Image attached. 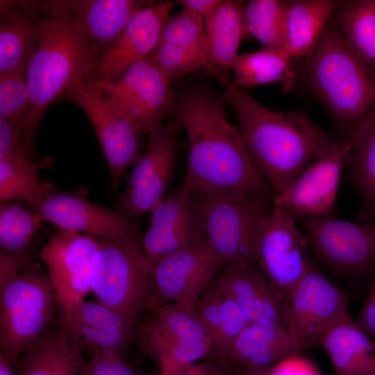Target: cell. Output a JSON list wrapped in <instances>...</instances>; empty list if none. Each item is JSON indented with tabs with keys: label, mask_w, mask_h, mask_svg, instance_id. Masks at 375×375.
I'll return each mask as SVG.
<instances>
[{
	"label": "cell",
	"mask_w": 375,
	"mask_h": 375,
	"mask_svg": "<svg viewBox=\"0 0 375 375\" xmlns=\"http://www.w3.org/2000/svg\"><path fill=\"white\" fill-rule=\"evenodd\" d=\"M227 100L208 87L186 88L174 112L188 141L185 183L193 192L267 199L269 185L249 156L240 133L227 120Z\"/></svg>",
	"instance_id": "1"
},
{
	"label": "cell",
	"mask_w": 375,
	"mask_h": 375,
	"mask_svg": "<svg viewBox=\"0 0 375 375\" xmlns=\"http://www.w3.org/2000/svg\"><path fill=\"white\" fill-rule=\"evenodd\" d=\"M224 94L249 156L275 194L284 192L335 140L303 110L269 109L232 82Z\"/></svg>",
	"instance_id": "2"
},
{
	"label": "cell",
	"mask_w": 375,
	"mask_h": 375,
	"mask_svg": "<svg viewBox=\"0 0 375 375\" xmlns=\"http://www.w3.org/2000/svg\"><path fill=\"white\" fill-rule=\"evenodd\" d=\"M40 2L42 15L39 40L26 69L31 105L22 133L24 147L31 158L36 156L37 131L49 106L85 78L101 56L82 31L74 14L59 0Z\"/></svg>",
	"instance_id": "3"
},
{
	"label": "cell",
	"mask_w": 375,
	"mask_h": 375,
	"mask_svg": "<svg viewBox=\"0 0 375 375\" xmlns=\"http://www.w3.org/2000/svg\"><path fill=\"white\" fill-rule=\"evenodd\" d=\"M303 79L347 138L375 115V67L347 42L332 19L306 56Z\"/></svg>",
	"instance_id": "4"
},
{
	"label": "cell",
	"mask_w": 375,
	"mask_h": 375,
	"mask_svg": "<svg viewBox=\"0 0 375 375\" xmlns=\"http://www.w3.org/2000/svg\"><path fill=\"white\" fill-rule=\"evenodd\" d=\"M58 303L48 276L28 258L0 253V351L15 366L22 354L56 322Z\"/></svg>",
	"instance_id": "5"
},
{
	"label": "cell",
	"mask_w": 375,
	"mask_h": 375,
	"mask_svg": "<svg viewBox=\"0 0 375 375\" xmlns=\"http://www.w3.org/2000/svg\"><path fill=\"white\" fill-rule=\"evenodd\" d=\"M99 249L91 267L92 292L97 301L127 322L151 310L156 299L152 261L131 240L97 238Z\"/></svg>",
	"instance_id": "6"
},
{
	"label": "cell",
	"mask_w": 375,
	"mask_h": 375,
	"mask_svg": "<svg viewBox=\"0 0 375 375\" xmlns=\"http://www.w3.org/2000/svg\"><path fill=\"white\" fill-rule=\"evenodd\" d=\"M193 199L200 226L224 266L254 262L256 236L269 211L267 199L201 192Z\"/></svg>",
	"instance_id": "7"
},
{
	"label": "cell",
	"mask_w": 375,
	"mask_h": 375,
	"mask_svg": "<svg viewBox=\"0 0 375 375\" xmlns=\"http://www.w3.org/2000/svg\"><path fill=\"white\" fill-rule=\"evenodd\" d=\"M150 310L148 319L137 323L135 337L142 351L160 369L185 367L213 354L210 340L195 308L167 303Z\"/></svg>",
	"instance_id": "8"
},
{
	"label": "cell",
	"mask_w": 375,
	"mask_h": 375,
	"mask_svg": "<svg viewBox=\"0 0 375 375\" xmlns=\"http://www.w3.org/2000/svg\"><path fill=\"white\" fill-rule=\"evenodd\" d=\"M99 246L97 238L58 228L41 249L40 257L60 310L58 323L64 331L72 326L81 302L92 292V262Z\"/></svg>",
	"instance_id": "9"
},
{
	"label": "cell",
	"mask_w": 375,
	"mask_h": 375,
	"mask_svg": "<svg viewBox=\"0 0 375 375\" xmlns=\"http://www.w3.org/2000/svg\"><path fill=\"white\" fill-rule=\"evenodd\" d=\"M64 97L78 106L90 119L101 144L116 188L131 165L142 157L140 129L104 94L99 84L86 76Z\"/></svg>",
	"instance_id": "10"
},
{
	"label": "cell",
	"mask_w": 375,
	"mask_h": 375,
	"mask_svg": "<svg viewBox=\"0 0 375 375\" xmlns=\"http://www.w3.org/2000/svg\"><path fill=\"white\" fill-rule=\"evenodd\" d=\"M183 129L180 119L174 117L148 133L147 148L134 165L126 188L118 197V212L136 221L162 201L174 177L177 139Z\"/></svg>",
	"instance_id": "11"
},
{
	"label": "cell",
	"mask_w": 375,
	"mask_h": 375,
	"mask_svg": "<svg viewBox=\"0 0 375 375\" xmlns=\"http://www.w3.org/2000/svg\"><path fill=\"white\" fill-rule=\"evenodd\" d=\"M349 297L309 261L288 301L287 329L299 351L321 344L337 325L352 319Z\"/></svg>",
	"instance_id": "12"
},
{
	"label": "cell",
	"mask_w": 375,
	"mask_h": 375,
	"mask_svg": "<svg viewBox=\"0 0 375 375\" xmlns=\"http://www.w3.org/2000/svg\"><path fill=\"white\" fill-rule=\"evenodd\" d=\"M253 260L288 302L308 260L303 256L295 216L274 199L256 236Z\"/></svg>",
	"instance_id": "13"
},
{
	"label": "cell",
	"mask_w": 375,
	"mask_h": 375,
	"mask_svg": "<svg viewBox=\"0 0 375 375\" xmlns=\"http://www.w3.org/2000/svg\"><path fill=\"white\" fill-rule=\"evenodd\" d=\"M315 252L333 270L364 276L375 270V217L351 222L332 217H301Z\"/></svg>",
	"instance_id": "14"
},
{
	"label": "cell",
	"mask_w": 375,
	"mask_h": 375,
	"mask_svg": "<svg viewBox=\"0 0 375 375\" xmlns=\"http://www.w3.org/2000/svg\"><path fill=\"white\" fill-rule=\"evenodd\" d=\"M94 80L105 96L143 135H148L161 124L174 110L176 97L170 87L171 81L158 67L152 53L133 65L116 82Z\"/></svg>",
	"instance_id": "15"
},
{
	"label": "cell",
	"mask_w": 375,
	"mask_h": 375,
	"mask_svg": "<svg viewBox=\"0 0 375 375\" xmlns=\"http://www.w3.org/2000/svg\"><path fill=\"white\" fill-rule=\"evenodd\" d=\"M152 263L157 291L153 308L174 303L194 309L224 267L204 233L184 249Z\"/></svg>",
	"instance_id": "16"
},
{
	"label": "cell",
	"mask_w": 375,
	"mask_h": 375,
	"mask_svg": "<svg viewBox=\"0 0 375 375\" xmlns=\"http://www.w3.org/2000/svg\"><path fill=\"white\" fill-rule=\"evenodd\" d=\"M87 194L83 188L63 192L55 187L31 210L59 229L94 238L137 241L139 228L135 221L90 201Z\"/></svg>",
	"instance_id": "17"
},
{
	"label": "cell",
	"mask_w": 375,
	"mask_h": 375,
	"mask_svg": "<svg viewBox=\"0 0 375 375\" xmlns=\"http://www.w3.org/2000/svg\"><path fill=\"white\" fill-rule=\"evenodd\" d=\"M352 146L348 138L335 140L285 190L273 199L296 218L332 217L341 172Z\"/></svg>",
	"instance_id": "18"
},
{
	"label": "cell",
	"mask_w": 375,
	"mask_h": 375,
	"mask_svg": "<svg viewBox=\"0 0 375 375\" xmlns=\"http://www.w3.org/2000/svg\"><path fill=\"white\" fill-rule=\"evenodd\" d=\"M173 5L160 3L137 10L117 40L97 59L87 76L100 81H119L133 65L155 50Z\"/></svg>",
	"instance_id": "19"
},
{
	"label": "cell",
	"mask_w": 375,
	"mask_h": 375,
	"mask_svg": "<svg viewBox=\"0 0 375 375\" xmlns=\"http://www.w3.org/2000/svg\"><path fill=\"white\" fill-rule=\"evenodd\" d=\"M185 183L150 212L149 226L141 250L152 261L170 256L188 247L203 233L193 199Z\"/></svg>",
	"instance_id": "20"
},
{
	"label": "cell",
	"mask_w": 375,
	"mask_h": 375,
	"mask_svg": "<svg viewBox=\"0 0 375 375\" xmlns=\"http://www.w3.org/2000/svg\"><path fill=\"white\" fill-rule=\"evenodd\" d=\"M215 282L238 304L249 322L287 328L288 302L254 262L224 267Z\"/></svg>",
	"instance_id": "21"
},
{
	"label": "cell",
	"mask_w": 375,
	"mask_h": 375,
	"mask_svg": "<svg viewBox=\"0 0 375 375\" xmlns=\"http://www.w3.org/2000/svg\"><path fill=\"white\" fill-rule=\"evenodd\" d=\"M152 55L170 81L206 65L203 19L183 10L169 17Z\"/></svg>",
	"instance_id": "22"
},
{
	"label": "cell",
	"mask_w": 375,
	"mask_h": 375,
	"mask_svg": "<svg viewBox=\"0 0 375 375\" xmlns=\"http://www.w3.org/2000/svg\"><path fill=\"white\" fill-rule=\"evenodd\" d=\"M0 76L26 71L40 32V1H0Z\"/></svg>",
	"instance_id": "23"
},
{
	"label": "cell",
	"mask_w": 375,
	"mask_h": 375,
	"mask_svg": "<svg viewBox=\"0 0 375 375\" xmlns=\"http://www.w3.org/2000/svg\"><path fill=\"white\" fill-rule=\"evenodd\" d=\"M137 324L127 322L99 301L83 300L72 326L64 333L81 351H110L124 358L135 336Z\"/></svg>",
	"instance_id": "24"
},
{
	"label": "cell",
	"mask_w": 375,
	"mask_h": 375,
	"mask_svg": "<svg viewBox=\"0 0 375 375\" xmlns=\"http://www.w3.org/2000/svg\"><path fill=\"white\" fill-rule=\"evenodd\" d=\"M244 7L242 1L220 0L204 20L207 55L205 66L224 87L231 83V66L245 35Z\"/></svg>",
	"instance_id": "25"
},
{
	"label": "cell",
	"mask_w": 375,
	"mask_h": 375,
	"mask_svg": "<svg viewBox=\"0 0 375 375\" xmlns=\"http://www.w3.org/2000/svg\"><path fill=\"white\" fill-rule=\"evenodd\" d=\"M71 11L92 45L101 54L119 37L141 8L133 0H59Z\"/></svg>",
	"instance_id": "26"
},
{
	"label": "cell",
	"mask_w": 375,
	"mask_h": 375,
	"mask_svg": "<svg viewBox=\"0 0 375 375\" xmlns=\"http://www.w3.org/2000/svg\"><path fill=\"white\" fill-rule=\"evenodd\" d=\"M299 350L288 329L278 325L249 322L219 359L242 369L269 367Z\"/></svg>",
	"instance_id": "27"
},
{
	"label": "cell",
	"mask_w": 375,
	"mask_h": 375,
	"mask_svg": "<svg viewBox=\"0 0 375 375\" xmlns=\"http://www.w3.org/2000/svg\"><path fill=\"white\" fill-rule=\"evenodd\" d=\"M81 350L73 345L58 321L50 324L19 357L17 375H80Z\"/></svg>",
	"instance_id": "28"
},
{
	"label": "cell",
	"mask_w": 375,
	"mask_h": 375,
	"mask_svg": "<svg viewBox=\"0 0 375 375\" xmlns=\"http://www.w3.org/2000/svg\"><path fill=\"white\" fill-rule=\"evenodd\" d=\"M195 312L209 336L212 355L217 359L226 358L249 323L241 308L219 289L215 279L198 300Z\"/></svg>",
	"instance_id": "29"
},
{
	"label": "cell",
	"mask_w": 375,
	"mask_h": 375,
	"mask_svg": "<svg viewBox=\"0 0 375 375\" xmlns=\"http://www.w3.org/2000/svg\"><path fill=\"white\" fill-rule=\"evenodd\" d=\"M336 375H375V342L352 319L332 328L321 344Z\"/></svg>",
	"instance_id": "30"
},
{
	"label": "cell",
	"mask_w": 375,
	"mask_h": 375,
	"mask_svg": "<svg viewBox=\"0 0 375 375\" xmlns=\"http://www.w3.org/2000/svg\"><path fill=\"white\" fill-rule=\"evenodd\" d=\"M340 1H288L285 51L292 58L307 56L315 46Z\"/></svg>",
	"instance_id": "31"
},
{
	"label": "cell",
	"mask_w": 375,
	"mask_h": 375,
	"mask_svg": "<svg viewBox=\"0 0 375 375\" xmlns=\"http://www.w3.org/2000/svg\"><path fill=\"white\" fill-rule=\"evenodd\" d=\"M52 165L47 156L35 160L22 154L0 159V203L18 201L30 209L35 206L55 188L39 176Z\"/></svg>",
	"instance_id": "32"
},
{
	"label": "cell",
	"mask_w": 375,
	"mask_h": 375,
	"mask_svg": "<svg viewBox=\"0 0 375 375\" xmlns=\"http://www.w3.org/2000/svg\"><path fill=\"white\" fill-rule=\"evenodd\" d=\"M347 138L352 146L347 178L360 201L359 220L369 221L375 217V115Z\"/></svg>",
	"instance_id": "33"
},
{
	"label": "cell",
	"mask_w": 375,
	"mask_h": 375,
	"mask_svg": "<svg viewBox=\"0 0 375 375\" xmlns=\"http://www.w3.org/2000/svg\"><path fill=\"white\" fill-rule=\"evenodd\" d=\"M291 59L283 50L263 47L258 51L238 54L231 66L232 83L241 88L272 83L290 88L296 78Z\"/></svg>",
	"instance_id": "34"
},
{
	"label": "cell",
	"mask_w": 375,
	"mask_h": 375,
	"mask_svg": "<svg viewBox=\"0 0 375 375\" xmlns=\"http://www.w3.org/2000/svg\"><path fill=\"white\" fill-rule=\"evenodd\" d=\"M331 19L350 45L375 67V0L340 1Z\"/></svg>",
	"instance_id": "35"
},
{
	"label": "cell",
	"mask_w": 375,
	"mask_h": 375,
	"mask_svg": "<svg viewBox=\"0 0 375 375\" xmlns=\"http://www.w3.org/2000/svg\"><path fill=\"white\" fill-rule=\"evenodd\" d=\"M44 220L21 201L0 203L1 250L17 259L29 255L28 245L36 232L43 226Z\"/></svg>",
	"instance_id": "36"
},
{
	"label": "cell",
	"mask_w": 375,
	"mask_h": 375,
	"mask_svg": "<svg viewBox=\"0 0 375 375\" xmlns=\"http://www.w3.org/2000/svg\"><path fill=\"white\" fill-rule=\"evenodd\" d=\"M288 1L253 0L244 7L245 35L256 38L263 47L285 51Z\"/></svg>",
	"instance_id": "37"
},
{
	"label": "cell",
	"mask_w": 375,
	"mask_h": 375,
	"mask_svg": "<svg viewBox=\"0 0 375 375\" xmlns=\"http://www.w3.org/2000/svg\"><path fill=\"white\" fill-rule=\"evenodd\" d=\"M30 105L26 71L17 70L0 76V118L23 133Z\"/></svg>",
	"instance_id": "38"
},
{
	"label": "cell",
	"mask_w": 375,
	"mask_h": 375,
	"mask_svg": "<svg viewBox=\"0 0 375 375\" xmlns=\"http://www.w3.org/2000/svg\"><path fill=\"white\" fill-rule=\"evenodd\" d=\"M80 375H154L151 372L143 371L128 364L124 358L116 353L97 351L90 358L80 364Z\"/></svg>",
	"instance_id": "39"
},
{
	"label": "cell",
	"mask_w": 375,
	"mask_h": 375,
	"mask_svg": "<svg viewBox=\"0 0 375 375\" xmlns=\"http://www.w3.org/2000/svg\"><path fill=\"white\" fill-rule=\"evenodd\" d=\"M22 154L30 156L23 144L22 131L0 118V159Z\"/></svg>",
	"instance_id": "40"
},
{
	"label": "cell",
	"mask_w": 375,
	"mask_h": 375,
	"mask_svg": "<svg viewBox=\"0 0 375 375\" xmlns=\"http://www.w3.org/2000/svg\"><path fill=\"white\" fill-rule=\"evenodd\" d=\"M294 355L284 358L274 366L267 367L265 375H319L309 361Z\"/></svg>",
	"instance_id": "41"
},
{
	"label": "cell",
	"mask_w": 375,
	"mask_h": 375,
	"mask_svg": "<svg viewBox=\"0 0 375 375\" xmlns=\"http://www.w3.org/2000/svg\"><path fill=\"white\" fill-rule=\"evenodd\" d=\"M218 363L195 362L176 369H160V375H235L220 360Z\"/></svg>",
	"instance_id": "42"
},
{
	"label": "cell",
	"mask_w": 375,
	"mask_h": 375,
	"mask_svg": "<svg viewBox=\"0 0 375 375\" xmlns=\"http://www.w3.org/2000/svg\"><path fill=\"white\" fill-rule=\"evenodd\" d=\"M353 322L364 333L375 342V299L369 294Z\"/></svg>",
	"instance_id": "43"
},
{
	"label": "cell",
	"mask_w": 375,
	"mask_h": 375,
	"mask_svg": "<svg viewBox=\"0 0 375 375\" xmlns=\"http://www.w3.org/2000/svg\"><path fill=\"white\" fill-rule=\"evenodd\" d=\"M220 0H180L183 10L205 20Z\"/></svg>",
	"instance_id": "44"
},
{
	"label": "cell",
	"mask_w": 375,
	"mask_h": 375,
	"mask_svg": "<svg viewBox=\"0 0 375 375\" xmlns=\"http://www.w3.org/2000/svg\"><path fill=\"white\" fill-rule=\"evenodd\" d=\"M220 361L228 367L235 375H265V369L267 368L242 369L233 366L224 360H221Z\"/></svg>",
	"instance_id": "45"
},
{
	"label": "cell",
	"mask_w": 375,
	"mask_h": 375,
	"mask_svg": "<svg viewBox=\"0 0 375 375\" xmlns=\"http://www.w3.org/2000/svg\"><path fill=\"white\" fill-rule=\"evenodd\" d=\"M0 375H17L15 368L9 358L0 351Z\"/></svg>",
	"instance_id": "46"
},
{
	"label": "cell",
	"mask_w": 375,
	"mask_h": 375,
	"mask_svg": "<svg viewBox=\"0 0 375 375\" xmlns=\"http://www.w3.org/2000/svg\"><path fill=\"white\" fill-rule=\"evenodd\" d=\"M368 294L372 295L375 299V278L371 284V287Z\"/></svg>",
	"instance_id": "47"
}]
</instances>
